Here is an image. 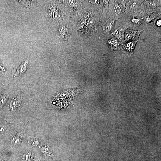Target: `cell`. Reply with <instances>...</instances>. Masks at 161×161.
Segmentation results:
<instances>
[{"instance_id":"6da1fadb","label":"cell","mask_w":161,"mask_h":161,"mask_svg":"<svg viewBox=\"0 0 161 161\" xmlns=\"http://www.w3.org/2000/svg\"><path fill=\"white\" fill-rule=\"evenodd\" d=\"M27 126L23 124H18L10 136L5 140L0 143V149L16 153L28 145Z\"/></svg>"},{"instance_id":"7a4b0ae2","label":"cell","mask_w":161,"mask_h":161,"mask_svg":"<svg viewBox=\"0 0 161 161\" xmlns=\"http://www.w3.org/2000/svg\"><path fill=\"white\" fill-rule=\"evenodd\" d=\"M90 13V12H89ZM88 16H83L78 23V29L83 32L93 34L97 32L100 24V18L91 12Z\"/></svg>"},{"instance_id":"3957f363","label":"cell","mask_w":161,"mask_h":161,"mask_svg":"<svg viewBox=\"0 0 161 161\" xmlns=\"http://www.w3.org/2000/svg\"><path fill=\"white\" fill-rule=\"evenodd\" d=\"M23 97V92L20 91L9 99L3 111L2 118L6 119L18 111L21 107Z\"/></svg>"},{"instance_id":"277c9868","label":"cell","mask_w":161,"mask_h":161,"mask_svg":"<svg viewBox=\"0 0 161 161\" xmlns=\"http://www.w3.org/2000/svg\"><path fill=\"white\" fill-rule=\"evenodd\" d=\"M115 21L114 26L111 33L119 41L121 45L125 42L124 36L125 31L131 27L128 18L123 16Z\"/></svg>"},{"instance_id":"5b68a950","label":"cell","mask_w":161,"mask_h":161,"mask_svg":"<svg viewBox=\"0 0 161 161\" xmlns=\"http://www.w3.org/2000/svg\"><path fill=\"white\" fill-rule=\"evenodd\" d=\"M45 10L47 16L52 22L58 23L63 20V12L54 1L49 2L46 4Z\"/></svg>"},{"instance_id":"8992f818","label":"cell","mask_w":161,"mask_h":161,"mask_svg":"<svg viewBox=\"0 0 161 161\" xmlns=\"http://www.w3.org/2000/svg\"><path fill=\"white\" fill-rule=\"evenodd\" d=\"M38 148L28 145L15 153L19 161H38Z\"/></svg>"},{"instance_id":"52a82bcc","label":"cell","mask_w":161,"mask_h":161,"mask_svg":"<svg viewBox=\"0 0 161 161\" xmlns=\"http://www.w3.org/2000/svg\"><path fill=\"white\" fill-rule=\"evenodd\" d=\"M143 0H127L125 9L124 17L129 18L134 15L140 14L142 9Z\"/></svg>"},{"instance_id":"ba28073f","label":"cell","mask_w":161,"mask_h":161,"mask_svg":"<svg viewBox=\"0 0 161 161\" xmlns=\"http://www.w3.org/2000/svg\"><path fill=\"white\" fill-rule=\"evenodd\" d=\"M18 124L0 118V143L5 140L10 136Z\"/></svg>"},{"instance_id":"9c48e42d","label":"cell","mask_w":161,"mask_h":161,"mask_svg":"<svg viewBox=\"0 0 161 161\" xmlns=\"http://www.w3.org/2000/svg\"><path fill=\"white\" fill-rule=\"evenodd\" d=\"M161 0H143L140 14L142 17L146 14L161 12Z\"/></svg>"},{"instance_id":"30bf717a","label":"cell","mask_w":161,"mask_h":161,"mask_svg":"<svg viewBox=\"0 0 161 161\" xmlns=\"http://www.w3.org/2000/svg\"><path fill=\"white\" fill-rule=\"evenodd\" d=\"M127 0L110 1L112 16L118 18L124 16L125 5Z\"/></svg>"},{"instance_id":"8fae6325","label":"cell","mask_w":161,"mask_h":161,"mask_svg":"<svg viewBox=\"0 0 161 161\" xmlns=\"http://www.w3.org/2000/svg\"><path fill=\"white\" fill-rule=\"evenodd\" d=\"M142 24L145 28L154 27L157 21L161 18V12L146 14L142 17Z\"/></svg>"},{"instance_id":"7c38bea8","label":"cell","mask_w":161,"mask_h":161,"mask_svg":"<svg viewBox=\"0 0 161 161\" xmlns=\"http://www.w3.org/2000/svg\"><path fill=\"white\" fill-rule=\"evenodd\" d=\"M9 91L6 89L0 91V118H2L4 109L10 99Z\"/></svg>"},{"instance_id":"4fadbf2b","label":"cell","mask_w":161,"mask_h":161,"mask_svg":"<svg viewBox=\"0 0 161 161\" xmlns=\"http://www.w3.org/2000/svg\"><path fill=\"white\" fill-rule=\"evenodd\" d=\"M58 33L59 38L64 41L69 39L71 36L70 29L68 25L65 24H61L58 27Z\"/></svg>"},{"instance_id":"5bb4252c","label":"cell","mask_w":161,"mask_h":161,"mask_svg":"<svg viewBox=\"0 0 161 161\" xmlns=\"http://www.w3.org/2000/svg\"><path fill=\"white\" fill-rule=\"evenodd\" d=\"M118 18L112 16H111L103 24V34L107 35L112 32L114 25V23Z\"/></svg>"},{"instance_id":"9a60e30c","label":"cell","mask_w":161,"mask_h":161,"mask_svg":"<svg viewBox=\"0 0 161 161\" xmlns=\"http://www.w3.org/2000/svg\"><path fill=\"white\" fill-rule=\"evenodd\" d=\"M143 31L126 30L125 32L124 36L125 42L134 41L138 40L140 34Z\"/></svg>"},{"instance_id":"2e32d148","label":"cell","mask_w":161,"mask_h":161,"mask_svg":"<svg viewBox=\"0 0 161 161\" xmlns=\"http://www.w3.org/2000/svg\"><path fill=\"white\" fill-rule=\"evenodd\" d=\"M28 66V60H24L18 67L13 74V78L16 79L20 77L27 71Z\"/></svg>"},{"instance_id":"e0dca14e","label":"cell","mask_w":161,"mask_h":161,"mask_svg":"<svg viewBox=\"0 0 161 161\" xmlns=\"http://www.w3.org/2000/svg\"><path fill=\"white\" fill-rule=\"evenodd\" d=\"M109 48L112 50L118 51L121 49V45L119 40L114 36L107 41Z\"/></svg>"},{"instance_id":"ac0fdd59","label":"cell","mask_w":161,"mask_h":161,"mask_svg":"<svg viewBox=\"0 0 161 161\" xmlns=\"http://www.w3.org/2000/svg\"><path fill=\"white\" fill-rule=\"evenodd\" d=\"M139 39L134 41L125 42L121 45L122 49L127 52L131 53L133 52Z\"/></svg>"},{"instance_id":"d6986e66","label":"cell","mask_w":161,"mask_h":161,"mask_svg":"<svg viewBox=\"0 0 161 161\" xmlns=\"http://www.w3.org/2000/svg\"><path fill=\"white\" fill-rule=\"evenodd\" d=\"M140 14L136 15L127 18L128 19L131 24L133 26L138 27L142 24L143 18L139 15Z\"/></svg>"},{"instance_id":"ffe728a7","label":"cell","mask_w":161,"mask_h":161,"mask_svg":"<svg viewBox=\"0 0 161 161\" xmlns=\"http://www.w3.org/2000/svg\"><path fill=\"white\" fill-rule=\"evenodd\" d=\"M34 1H20L21 4L24 7L29 8H30L32 5Z\"/></svg>"},{"instance_id":"44dd1931","label":"cell","mask_w":161,"mask_h":161,"mask_svg":"<svg viewBox=\"0 0 161 161\" xmlns=\"http://www.w3.org/2000/svg\"><path fill=\"white\" fill-rule=\"evenodd\" d=\"M75 1H68L67 4L70 9L73 10H76L78 7V4Z\"/></svg>"},{"instance_id":"7402d4cb","label":"cell","mask_w":161,"mask_h":161,"mask_svg":"<svg viewBox=\"0 0 161 161\" xmlns=\"http://www.w3.org/2000/svg\"><path fill=\"white\" fill-rule=\"evenodd\" d=\"M109 0H103V13L104 15H106L108 9V5Z\"/></svg>"},{"instance_id":"603a6c76","label":"cell","mask_w":161,"mask_h":161,"mask_svg":"<svg viewBox=\"0 0 161 161\" xmlns=\"http://www.w3.org/2000/svg\"><path fill=\"white\" fill-rule=\"evenodd\" d=\"M6 71L7 69L6 67L0 63V75H4L5 74Z\"/></svg>"},{"instance_id":"cb8c5ba5","label":"cell","mask_w":161,"mask_h":161,"mask_svg":"<svg viewBox=\"0 0 161 161\" xmlns=\"http://www.w3.org/2000/svg\"><path fill=\"white\" fill-rule=\"evenodd\" d=\"M161 18L158 19L156 22L155 23V27H159L161 26Z\"/></svg>"}]
</instances>
